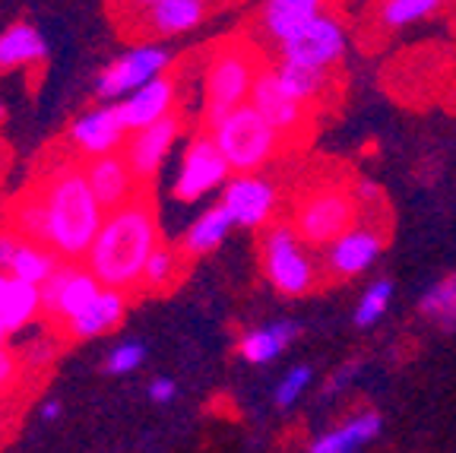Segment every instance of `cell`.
<instances>
[{
    "mask_svg": "<svg viewBox=\"0 0 456 453\" xmlns=\"http://www.w3.org/2000/svg\"><path fill=\"white\" fill-rule=\"evenodd\" d=\"M32 185L48 210L51 251L67 263H83L108 216L89 187L83 159L73 156L70 149H54L48 152V162L32 175Z\"/></svg>",
    "mask_w": 456,
    "mask_h": 453,
    "instance_id": "6da1fadb",
    "label": "cell"
},
{
    "mask_svg": "<svg viewBox=\"0 0 456 453\" xmlns=\"http://www.w3.org/2000/svg\"><path fill=\"white\" fill-rule=\"evenodd\" d=\"M159 244L162 235H159L156 203L150 191H142L127 206L105 216L99 238L93 241L83 263L105 289L136 295L142 289L146 263Z\"/></svg>",
    "mask_w": 456,
    "mask_h": 453,
    "instance_id": "7a4b0ae2",
    "label": "cell"
},
{
    "mask_svg": "<svg viewBox=\"0 0 456 453\" xmlns=\"http://www.w3.org/2000/svg\"><path fill=\"white\" fill-rule=\"evenodd\" d=\"M264 70V61L250 45L228 42L213 54L207 64V79H203V120L207 128L219 124L225 114L248 105L250 89L256 83V73Z\"/></svg>",
    "mask_w": 456,
    "mask_h": 453,
    "instance_id": "3957f363",
    "label": "cell"
},
{
    "mask_svg": "<svg viewBox=\"0 0 456 453\" xmlns=\"http://www.w3.org/2000/svg\"><path fill=\"white\" fill-rule=\"evenodd\" d=\"M209 134H213L219 152L225 156L228 169L238 171V175H256L279 149L289 146V140L250 102L225 114L219 124L209 128Z\"/></svg>",
    "mask_w": 456,
    "mask_h": 453,
    "instance_id": "277c9868",
    "label": "cell"
},
{
    "mask_svg": "<svg viewBox=\"0 0 456 453\" xmlns=\"http://www.w3.org/2000/svg\"><path fill=\"white\" fill-rule=\"evenodd\" d=\"M362 219L364 210L352 194V185H317L301 194L292 210V226L307 248H330Z\"/></svg>",
    "mask_w": 456,
    "mask_h": 453,
    "instance_id": "5b68a950",
    "label": "cell"
},
{
    "mask_svg": "<svg viewBox=\"0 0 456 453\" xmlns=\"http://www.w3.org/2000/svg\"><path fill=\"white\" fill-rule=\"evenodd\" d=\"M260 260L270 285L282 295H307L321 283L317 263L307 254V244L298 238L292 222H273L266 228L260 238Z\"/></svg>",
    "mask_w": 456,
    "mask_h": 453,
    "instance_id": "8992f818",
    "label": "cell"
},
{
    "mask_svg": "<svg viewBox=\"0 0 456 453\" xmlns=\"http://www.w3.org/2000/svg\"><path fill=\"white\" fill-rule=\"evenodd\" d=\"M105 285L89 273L86 263H61L57 273L42 285V314L54 326H64L93 305Z\"/></svg>",
    "mask_w": 456,
    "mask_h": 453,
    "instance_id": "52a82bcc",
    "label": "cell"
},
{
    "mask_svg": "<svg viewBox=\"0 0 456 453\" xmlns=\"http://www.w3.org/2000/svg\"><path fill=\"white\" fill-rule=\"evenodd\" d=\"M346 54V26L339 16L323 13L305 29H298L292 38L279 45V61H292V64L321 67L333 70Z\"/></svg>",
    "mask_w": 456,
    "mask_h": 453,
    "instance_id": "ba28073f",
    "label": "cell"
},
{
    "mask_svg": "<svg viewBox=\"0 0 456 453\" xmlns=\"http://www.w3.org/2000/svg\"><path fill=\"white\" fill-rule=\"evenodd\" d=\"M228 175H232V169H228L219 146H216L213 134L207 130V134L193 136L191 146H187L184 162H181V171H178V177H175L171 194H175L181 203H193V200L207 197L209 191L225 185Z\"/></svg>",
    "mask_w": 456,
    "mask_h": 453,
    "instance_id": "9c48e42d",
    "label": "cell"
},
{
    "mask_svg": "<svg viewBox=\"0 0 456 453\" xmlns=\"http://www.w3.org/2000/svg\"><path fill=\"white\" fill-rule=\"evenodd\" d=\"M171 64V54L159 45H140V48L121 54L114 64H108L99 73L95 93L102 99H121V95H134L136 89H142L152 79L165 77Z\"/></svg>",
    "mask_w": 456,
    "mask_h": 453,
    "instance_id": "30bf717a",
    "label": "cell"
},
{
    "mask_svg": "<svg viewBox=\"0 0 456 453\" xmlns=\"http://www.w3.org/2000/svg\"><path fill=\"white\" fill-rule=\"evenodd\" d=\"M250 105L264 114L289 143H298L301 130L311 128V108L285 93L276 77V67L270 64H264V70L256 73V83L250 89Z\"/></svg>",
    "mask_w": 456,
    "mask_h": 453,
    "instance_id": "8fae6325",
    "label": "cell"
},
{
    "mask_svg": "<svg viewBox=\"0 0 456 453\" xmlns=\"http://www.w3.org/2000/svg\"><path fill=\"white\" fill-rule=\"evenodd\" d=\"M127 140V128H124L118 105L93 108V111L79 114L67 130V146L77 159L89 162V159L118 152Z\"/></svg>",
    "mask_w": 456,
    "mask_h": 453,
    "instance_id": "7c38bea8",
    "label": "cell"
},
{
    "mask_svg": "<svg viewBox=\"0 0 456 453\" xmlns=\"http://www.w3.org/2000/svg\"><path fill=\"white\" fill-rule=\"evenodd\" d=\"M384 241H387V235L378 228V219L364 216L352 232H346L342 238H336L333 244H330L327 257H323V267H327V273L336 279L358 276V273H364V269L380 257Z\"/></svg>",
    "mask_w": 456,
    "mask_h": 453,
    "instance_id": "4fadbf2b",
    "label": "cell"
},
{
    "mask_svg": "<svg viewBox=\"0 0 456 453\" xmlns=\"http://www.w3.org/2000/svg\"><path fill=\"white\" fill-rule=\"evenodd\" d=\"M83 165H86V177H89V187H93L95 200H99V206L105 213L121 210V206H127L130 200H136L146 191V185L134 175V169L127 165L121 149L108 152V156L89 159Z\"/></svg>",
    "mask_w": 456,
    "mask_h": 453,
    "instance_id": "5bb4252c",
    "label": "cell"
},
{
    "mask_svg": "<svg viewBox=\"0 0 456 453\" xmlns=\"http://www.w3.org/2000/svg\"><path fill=\"white\" fill-rule=\"evenodd\" d=\"M219 206L232 216L235 226L260 228L270 222L273 210H276V187L256 175H238L225 185Z\"/></svg>",
    "mask_w": 456,
    "mask_h": 453,
    "instance_id": "9a60e30c",
    "label": "cell"
},
{
    "mask_svg": "<svg viewBox=\"0 0 456 453\" xmlns=\"http://www.w3.org/2000/svg\"><path fill=\"white\" fill-rule=\"evenodd\" d=\"M178 134H181V118H175V114H168V118L152 124V128L127 134L121 152L142 185H150V177L156 175L159 165L165 162V156H168V149L175 146Z\"/></svg>",
    "mask_w": 456,
    "mask_h": 453,
    "instance_id": "2e32d148",
    "label": "cell"
},
{
    "mask_svg": "<svg viewBox=\"0 0 456 453\" xmlns=\"http://www.w3.org/2000/svg\"><path fill=\"white\" fill-rule=\"evenodd\" d=\"M207 0H162L156 7L130 16L127 22H136L130 29L136 38H171L197 29L200 22L207 20Z\"/></svg>",
    "mask_w": 456,
    "mask_h": 453,
    "instance_id": "e0dca14e",
    "label": "cell"
},
{
    "mask_svg": "<svg viewBox=\"0 0 456 453\" xmlns=\"http://www.w3.org/2000/svg\"><path fill=\"white\" fill-rule=\"evenodd\" d=\"M175 102H178V86H175V79L159 77L142 86V89H136L134 95H127V99L118 105V111H121L127 134H134V130L152 128V124L168 118Z\"/></svg>",
    "mask_w": 456,
    "mask_h": 453,
    "instance_id": "ac0fdd59",
    "label": "cell"
},
{
    "mask_svg": "<svg viewBox=\"0 0 456 453\" xmlns=\"http://www.w3.org/2000/svg\"><path fill=\"white\" fill-rule=\"evenodd\" d=\"M4 232L16 235L22 241H32V244H42V248H51L48 210H45L42 194H38V187L32 181H28L26 191H20L10 200L7 213H4Z\"/></svg>",
    "mask_w": 456,
    "mask_h": 453,
    "instance_id": "d6986e66",
    "label": "cell"
},
{
    "mask_svg": "<svg viewBox=\"0 0 456 453\" xmlns=\"http://www.w3.org/2000/svg\"><path fill=\"white\" fill-rule=\"evenodd\" d=\"M323 7H330V0H266L256 26L270 42L282 45L285 38H292L307 22L323 16Z\"/></svg>",
    "mask_w": 456,
    "mask_h": 453,
    "instance_id": "ffe728a7",
    "label": "cell"
},
{
    "mask_svg": "<svg viewBox=\"0 0 456 453\" xmlns=\"http://www.w3.org/2000/svg\"><path fill=\"white\" fill-rule=\"evenodd\" d=\"M127 301H130L127 292L102 289L93 305L86 308L83 314H77L73 320H67L61 330H64L70 340H93V336H102L124 320V314H127Z\"/></svg>",
    "mask_w": 456,
    "mask_h": 453,
    "instance_id": "44dd1931",
    "label": "cell"
},
{
    "mask_svg": "<svg viewBox=\"0 0 456 453\" xmlns=\"http://www.w3.org/2000/svg\"><path fill=\"white\" fill-rule=\"evenodd\" d=\"M61 263L64 260H61L51 248H42V244H32V241L16 238L13 248H10V254H7V260H4V267H0V273H7V276H13V279H22V283L45 285L57 273Z\"/></svg>",
    "mask_w": 456,
    "mask_h": 453,
    "instance_id": "7402d4cb",
    "label": "cell"
},
{
    "mask_svg": "<svg viewBox=\"0 0 456 453\" xmlns=\"http://www.w3.org/2000/svg\"><path fill=\"white\" fill-rule=\"evenodd\" d=\"M298 336V324L295 320H276V324H266L260 330H250L238 342V352L250 365H270L276 361L285 349L292 346V340Z\"/></svg>",
    "mask_w": 456,
    "mask_h": 453,
    "instance_id": "603a6c76",
    "label": "cell"
},
{
    "mask_svg": "<svg viewBox=\"0 0 456 453\" xmlns=\"http://www.w3.org/2000/svg\"><path fill=\"white\" fill-rule=\"evenodd\" d=\"M48 54L42 32L28 22H16L7 32H0V73L16 70V67H32L42 64Z\"/></svg>",
    "mask_w": 456,
    "mask_h": 453,
    "instance_id": "cb8c5ba5",
    "label": "cell"
},
{
    "mask_svg": "<svg viewBox=\"0 0 456 453\" xmlns=\"http://www.w3.org/2000/svg\"><path fill=\"white\" fill-rule=\"evenodd\" d=\"M276 77H279V83H282L285 93L307 108L321 105V102L330 95V70H321V67H305V64H292V61H279Z\"/></svg>",
    "mask_w": 456,
    "mask_h": 453,
    "instance_id": "d4e9b609",
    "label": "cell"
},
{
    "mask_svg": "<svg viewBox=\"0 0 456 453\" xmlns=\"http://www.w3.org/2000/svg\"><path fill=\"white\" fill-rule=\"evenodd\" d=\"M380 434V416L378 412H364V416L349 418L346 425L333 428L330 434H321V438L311 444V453H358L364 444Z\"/></svg>",
    "mask_w": 456,
    "mask_h": 453,
    "instance_id": "484cf974",
    "label": "cell"
},
{
    "mask_svg": "<svg viewBox=\"0 0 456 453\" xmlns=\"http://www.w3.org/2000/svg\"><path fill=\"white\" fill-rule=\"evenodd\" d=\"M232 226H235V222H232V216H228L222 206L207 210L200 219H193V226L187 228L184 241H181L184 257L187 260H193V257H203V254H209V251H216L222 241H225V235Z\"/></svg>",
    "mask_w": 456,
    "mask_h": 453,
    "instance_id": "4316f807",
    "label": "cell"
},
{
    "mask_svg": "<svg viewBox=\"0 0 456 453\" xmlns=\"http://www.w3.org/2000/svg\"><path fill=\"white\" fill-rule=\"evenodd\" d=\"M38 314H42V285L7 276V289H4V324H7V334L28 326Z\"/></svg>",
    "mask_w": 456,
    "mask_h": 453,
    "instance_id": "83f0119b",
    "label": "cell"
},
{
    "mask_svg": "<svg viewBox=\"0 0 456 453\" xmlns=\"http://www.w3.org/2000/svg\"><path fill=\"white\" fill-rule=\"evenodd\" d=\"M187 273V257L184 251H175L168 244H159L152 251L150 263H146V273H142V289L140 292H168L171 285H178L181 276Z\"/></svg>",
    "mask_w": 456,
    "mask_h": 453,
    "instance_id": "f1b7e54d",
    "label": "cell"
},
{
    "mask_svg": "<svg viewBox=\"0 0 456 453\" xmlns=\"http://www.w3.org/2000/svg\"><path fill=\"white\" fill-rule=\"evenodd\" d=\"M447 0H384L378 7V26L384 32H399V29L412 26L419 20H428V16L441 13V7Z\"/></svg>",
    "mask_w": 456,
    "mask_h": 453,
    "instance_id": "f546056e",
    "label": "cell"
},
{
    "mask_svg": "<svg viewBox=\"0 0 456 453\" xmlns=\"http://www.w3.org/2000/svg\"><path fill=\"white\" fill-rule=\"evenodd\" d=\"M421 314L431 317L444 330H453L456 326V273L444 276L441 283H435L431 289L421 295Z\"/></svg>",
    "mask_w": 456,
    "mask_h": 453,
    "instance_id": "4dcf8cb0",
    "label": "cell"
},
{
    "mask_svg": "<svg viewBox=\"0 0 456 453\" xmlns=\"http://www.w3.org/2000/svg\"><path fill=\"white\" fill-rule=\"evenodd\" d=\"M390 298H393V283L390 279H378V283L370 285V289L362 295V301H358L355 324L358 326L378 324V320L387 314V308H390Z\"/></svg>",
    "mask_w": 456,
    "mask_h": 453,
    "instance_id": "1f68e13d",
    "label": "cell"
},
{
    "mask_svg": "<svg viewBox=\"0 0 456 453\" xmlns=\"http://www.w3.org/2000/svg\"><path fill=\"white\" fill-rule=\"evenodd\" d=\"M307 383H311V368H305V365H301V368H292L282 381L276 383V406H282V409L295 406L301 393L307 390Z\"/></svg>",
    "mask_w": 456,
    "mask_h": 453,
    "instance_id": "d6a6232c",
    "label": "cell"
},
{
    "mask_svg": "<svg viewBox=\"0 0 456 453\" xmlns=\"http://www.w3.org/2000/svg\"><path fill=\"white\" fill-rule=\"evenodd\" d=\"M142 355L146 352H142L140 342H121V346H114L105 361L108 375H130V371H136L142 365Z\"/></svg>",
    "mask_w": 456,
    "mask_h": 453,
    "instance_id": "836d02e7",
    "label": "cell"
},
{
    "mask_svg": "<svg viewBox=\"0 0 456 453\" xmlns=\"http://www.w3.org/2000/svg\"><path fill=\"white\" fill-rule=\"evenodd\" d=\"M22 377V358L16 349H10L7 342H0V397H7L10 390L20 383Z\"/></svg>",
    "mask_w": 456,
    "mask_h": 453,
    "instance_id": "e575fe53",
    "label": "cell"
},
{
    "mask_svg": "<svg viewBox=\"0 0 456 453\" xmlns=\"http://www.w3.org/2000/svg\"><path fill=\"white\" fill-rule=\"evenodd\" d=\"M352 194H355V200L362 203L364 216L378 219V210H384V191H380L370 177H358L355 185H352Z\"/></svg>",
    "mask_w": 456,
    "mask_h": 453,
    "instance_id": "d590c367",
    "label": "cell"
},
{
    "mask_svg": "<svg viewBox=\"0 0 456 453\" xmlns=\"http://www.w3.org/2000/svg\"><path fill=\"white\" fill-rule=\"evenodd\" d=\"M20 358L28 368H45V365L54 358V346H51V340H36V342H28V346H22Z\"/></svg>",
    "mask_w": 456,
    "mask_h": 453,
    "instance_id": "8d00e7d4",
    "label": "cell"
},
{
    "mask_svg": "<svg viewBox=\"0 0 456 453\" xmlns=\"http://www.w3.org/2000/svg\"><path fill=\"white\" fill-rule=\"evenodd\" d=\"M175 393H178V387H175V381H171V377H156V381L150 383V399H152V403H168V399H175Z\"/></svg>",
    "mask_w": 456,
    "mask_h": 453,
    "instance_id": "74e56055",
    "label": "cell"
},
{
    "mask_svg": "<svg viewBox=\"0 0 456 453\" xmlns=\"http://www.w3.org/2000/svg\"><path fill=\"white\" fill-rule=\"evenodd\" d=\"M124 7V16H121V22H127L130 16H136V13H142V10H150V7H156V4H162V0H118Z\"/></svg>",
    "mask_w": 456,
    "mask_h": 453,
    "instance_id": "f35d334b",
    "label": "cell"
},
{
    "mask_svg": "<svg viewBox=\"0 0 456 453\" xmlns=\"http://www.w3.org/2000/svg\"><path fill=\"white\" fill-rule=\"evenodd\" d=\"M4 289H7V273H0V342L7 336V324H4Z\"/></svg>",
    "mask_w": 456,
    "mask_h": 453,
    "instance_id": "ab89813d",
    "label": "cell"
},
{
    "mask_svg": "<svg viewBox=\"0 0 456 453\" xmlns=\"http://www.w3.org/2000/svg\"><path fill=\"white\" fill-rule=\"evenodd\" d=\"M57 416H61V403H57V399H48V403L42 406V418H48V422H54Z\"/></svg>",
    "mask_w": 456,
    "mask_h": 453,
    "instance_id": "60d3db41",
    "label": "cell"
},
{
    "mask_svg": "<svg viewBox=\"0 0 456 453\" xmlns=\"http://www.w3.org/2000/svg\"><path fill=\"white\" fill-rule=\"evenodd\" d=\"M4 118H7V108L0 105V124H4Z\"/></svg>",
    "mask_w": 456,
    "mask_h": 453,
    "instance_id": "b9f144b4",
    "label": "cell"
}]
</instances>
